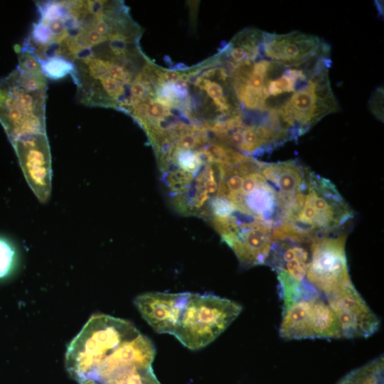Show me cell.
I'll list each match as a JSON object with an SVG mask.
<instances>
[{
    "label": "cell",
    "mask_w": 384,
    "mask_h": 384,
    "mask_svg": "<svg viewBox=\"0 0 384 384\" xmlns=\"http://www.w3.org/2000/svg\"><path fill=\"white\" fill-rule=\"evenodd\" d=\"M18 64L0 79V123L11 142L46 132L47 78L36 58L18 48Z\"/></svg>",
    "instance_id": "6da1fadb"
},
{
    "label": "cell",
    "mask_w": 384,
    "mask_h": 384,
    "mask_svg": "<svg viewBox=\"0 0 384 384\" xmlns=\"http://www.w3.org/2000/svg\"><path fill=\"white\" fill-rule=\"evenodd\" d=\"M353 210L336 186L309 169L301 208L273 233V241L308 243L340 231L353 218Z\"/></svg>",
    "instance_id": "7a4b0ae2"
},
{
    "label": "cell",
    "mask_w": 384,
    "mask_h": 384,
    "mask_svg": "<svg viewBox=\"0 0 384 384\" xmlns=\"http://www.w3.org/2000/svg\"><path fill=\"white\" fill-rule=\"evenodd\" d=\"M139 333L131 322L124 319L106 314L92 316L68 346V373L78 382L87 379L106 353Z\"/></svg>",
    "instance_id": "3957f363"
},
{
    "label": "cell",
    "mask_w": 384,
    "mask_h": 384,
    "mask_svg": "<svg viewBox=\"0 0 384 384\" xmlns=\"http://www.w3.org/2000/svg\"><path fill=\"white\" fill-rule=\"evenodd\" d=\"M242 306L213 294L191 293L173 334L191 350L214 341L239 316Z\"/></svg>",
    "instance_id": "277c9868"
},
{
    "label": "cell",
    "mask_w": 384,
    "mask_h": 384,
    "mask_svg": "<svg viewBox=\"0 0 384 384\" xmlns=\"http://www.w3.org/2000/svg\"><path fill=\"white\" fill-rule=\"evenodd\" d=\"M346 236L332 233L311 240L306 276L308 282L326 296L353 284L345 251Z\"/></svg>",
    "instance_id": "5b68a950"
},
{
    "label": "cell",
    "mask_w": 384,
    "mask_h": 384,
    "mask_svg": "<svg viewBox=\"0 0 384 384\" xmlns=\"http://www.w3.org/2000/svg\"><path fill=\"white\" fill-rule=\"evenodd\" d=\"M282 314L279 333L284 339L342 338L335 314L319 292L295 302Z\"/></svg>",
    "instance_id": "8992f818"
},
{
    "label": "cell",
    "mask_w": 384,
    "mask_h": 384,
    "mask_svg": "<svg viewBox=\"0 0 384 384\" xmlns=\"http://www.w3.org/2000/svg\"><path fill=\"white\" fill-rule=\"evenodd\" d=\"M25 178L36 196L46 203L51 192V155L46 133L11 142Z\"/></svg>",
    "instance_id": "52a82bcc"
},
{
    "label": "cell",
    "mask_w": 384,
    "mask_h": 384,
    "mask_svg": "<svg viewBox=\"0 0 384 384\" xmlns=\"http://www.w3.org/2000/svg\"><path fill=\"white\" fill-rule=\"evenodd\" d=\"M346 338H366L378 330L380 321L353 284L326 296Z\"/></svg>",
    "instance_id": "ba28073f"
},
{
    "label": "cell",
    "mask_w": 384,
    "mask_h": 384,
    "mask_svg": "<svg viewBox=\"0 0 384 384\" xmlns=\"http://www.w3.org/2000/svg\"><path fill=\"white\" fill-rule=\"evenodd\" d=\"M155 354L152 341L139 333L105 354L96 364L87 379L103 383L115 375L131 368L150 366Z\"/></svg>",
    "instance_id": "9c48e42d"
},
{
    "label": "cell",
    "mask_w": 384,
    "mask_h": 384,
    "mask_svg": "<svg viewBox=\"0 0 384 384\" xmlns=\"http://www.w3.org/2000/svg\"><path fill=\"white\" fill-rule=\"evenodd\" d=\"M190 294V292H147L136 297L134 303L156 332L173 335Z\"/></svg>",
    "instance_id": "30bf717a"
},
{
    "label": "cell",
    "mask_w": 384,
    "mask_h": 384,
    "mask_svg": "<svg viewBox=\"0 0 384 384\" xmlns=\"http://www.w3.org/2000/svg\"><path fill=\"white\" fill-rule=\"evenodd\" d=\"M262 50L271 59L288 64L299 63L330 46L317 36L293 31L287 34L263 33Z\"/></svg>",
    "instance_id": "8fae6325"
},
{
    "label": "cell",
    "mask_w": 384,
    "mask_h": 384,
    "mask_svg": "<svg viewBox=\"0 0 384 384\" xmlns=\"http://www.w3.org/2000/svg\"><path fill=\"white\" fill-rule=\"evenodd\" d=\"M275 271L277 273L283 311L287 309L295 302L319 292L305 279L299 281L282 270Z\"/></svg>",
    "instance_id": "7c38bea8"
},
{
    "label": "cell",
    "mask_w": 384,
    "mask_h": 384,
    "mask_svg": "<svg viewBox=\"0 0 384 384\" xmlns=\"http://www.w3.org/2000/svg\"><path fill=\"white\" fill-rule=\"evenodd\" d=\"M337 384H383V357L352 370Z\"/></svg>",
    "instance_id": "4fadbf2b"
},
{
    "label": "cell",
    "mask_w": 384,
    "mask_h": 384,
    "mask_svg": "<svg viewBox=\"0 0 384 384\" xmlns=\"http://www.w3.org/2000/svg\"><path fill=\"white\" fill-rule=\"evenodd\" d=\"M101 384H161L152 366L136 367L122 372Z\"/></svg>",
    "instance_id": "5bb4252c"
},
{
    "label": "cell",
    "mask_w": 384,
    "mask_h": 384,
    "mask_svg": "<svg viewBox=\"0 0 384 384\" xmlns=\"http://www.w3.org/2000/svg\"><path fill=\"white\" fill-rule=\"evenodd\" d=\"M15 261V251L11 245L0 238V278L8 275L12 270Z\"/></svg>",
    "instance_id": "9a60e30c"
},
{
    "label": "cell",
    "mask_w": 384,
    "mask_h": 384,
    "mask_svg": "<svg viewBox=\"0 0 384 384\" xmlns=\"http://www.w3.org/2000/svg\"><path fill=\"white\" fill-rule=\"evenodd\" d=\"M370 111L379 120L383 122V89L378 87L374 90L369 100Z\"/></svg>",
    "instance_id": "2e32d148"
},
{
    "label": "cell",
    "mask_w": 384,
    "mask_h": 384,
    "mask_svg": "<svg viewBox=\"0 0 384 384\" xmlns=\"http://www.w3.org/2000/svg\"><path fill=\"white\" fill-rule=\"evenodd\" d=\"M147 114L155 118L163 117L169 113L163 105L157 102H151L146 106Z\"/></svg>",
    "instance_id": "e0dca14e"
},
{
    "label": "cell",
    "mask_w": 384,
    "mask_h": 384,
    "mask_svg": "<svg viewBox=\"0 0 384 384\" xmlns=\"http://www.w3.org/2000/svg\"><path fill=\"white\" fill-rule=\"evenodd\" d=\"M198 143L196 137L191 134H186L181 137L178 142V148L182 149H191Z\"/></svg>",
    "instance_id": "ac0fdd59"
},
{
    "label": "cell",
    "mask_w": 384,
    "mask_h": 384,
    "mask_svg": "<svg viewBox=\"0 0 384 384\" xmlns=\"http://www.w3.org/2000/svg\"><path fill=\"white\" fill-rule=\"evenodd\" d=\"M205 90H206L208 95L213 100L223 96V88L216 82H209Z\"/></svg>",
    "instance_id": "d6986e66"
},
{
    "label": "cell",
    "mask_w": 384,
    "mask_h": 384,
    "mask_svg": "<svg viewBox=\"0 0 384 384\" xmlns=\"http://www.w3.org/2000/svg\"><path fill=\"white\" fill-rule=\"evenodd\" d=\"M230 54L233 60H234L235 62H241L246 58L247 55V50L246 48L243 46V48L236 47L233 48L230 50Z\"/></svg>",
    "instance_id": "ffe728a7"
},
{
    "label": "cell",
    "mask_w": 384,
    "mask_h": 384,
    "mask_svg": "<svg viewBox=\"0 0 384 384\" xmlns=\"http://www.w3.org/2000/svg\"><path fill=\"white\" fill-rule=\"evenodd\" d=\"M163 78L169 82H175L180 78V74L176 71H167L164 73Z\"/></svg>",
    "instance_id": "44dd1931"
},
{
    "label": "cell",
    "mask_w": 384,
    "mask_h": 384,
    "mask_svg": "<svg viewBox=\"0 0 384 384\" xmlns=\"http://www.w3.org/2000/svg\"><path fill=\"white\" fill-rule=\"evenodd\" d=\"M79 384H101L94 380H92V379H86V380H81L80 382H78Z\"/></svg>",
    "instance_id": "7402d4cb"
},
{
    "label": "cell",
    "mask_w": 384,
    "mask_h": 384,
    "mask_svg": "<svg viewBox=\"0 0 384 384\" xmlns=\"http://www.w3.org/2000/svg\"><path fill=\"white\" fill-rule=\"evenodd\" d=\"M1 89H0V97H1Z\"/></svg>",
    "instance_id": "603a6c76"
}]
</instances>
